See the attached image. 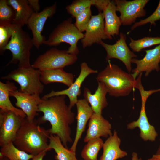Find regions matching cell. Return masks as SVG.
Listing matches in <instances>:
<instances>
[{"label": "cell", "mask_w": 160, "mask_h": 160, "mask_svg": "<svg viewBox=\"0 0 160 160\" xmlns=\"http://www.w3.org/2000/svg\"><path fill=\"white\" fill-rule=\"evenodd\" d=\"M65 95L42 99L39 106V112L43 115L37 119L40 124L49 121L50 134L57 135L63 144L68 149V144L72 142L70 126L74 121L75 114L65 103Z\"/></svg>", "instance_id": "1"}, {"label": "cell", "mask_w": 160, "mask_h": 160, "mask_svg": "<svg viewBox=\"0 0 160 160\" xmlns=\"http://www.w3.org/2000/svg\"><path fill=\"white\" fill-rule=\"evenodd\" d=\"M50 135L49 129L41 127L37 119L29 121L25 118L13 143L20 150L35 156L51 150L47 143Z\"/></svg>", "instance_id": "2"}, {"label": "cell", "mask_w": 160, "mask_h": 160, "mask_svg": "<svg viewBox=\"0 0 160 160\" xmlns=\"http://www.w3.org/2000/svg\"><path fill=\"white\" fill-rule=\"evenodd\" d=\"M106 67L100 72L96 79L103 83L108 93L116 97L129 95L135 88L136 80L132 74L123 70L118 65L111 64L110 60Z\"/></svg>", "instance_id": "3"}, {"label": "cell", "mask_w": 160, "mask_h": 160, "mask_svg": "<svg viewBox=\"0 0 160 160\" xmlns=\"http://www.w3.org/2000/svg\"><path fill=\"white\" fill-rule=\"evenodd\" d=\"M11 27L12 36L4 50H9L12 58L6 66L18 63L19 68L30 67V50L34 46L32 39L22 27L12 23Z\"/></svg>", "instance_id": "4"}, {"label": "cell", "mask_w": 160, "mask_h": 160, "mask_svg": "<svg viewBox=\"0 0 160 160\" xmlns=\"http://www.w3.org/2000/svg\"><path fill=\"white\" fill-rule=\"evenodd\" d=\"M84 37L73 23L71 19L64 20L58 25L50 34L48 38L43 44L49 46H56L62 43H66L70 45L67 50L71 54L77 55L79 52L77 43Z\"/></svg>", "instance_id": "5"}, {"label": "cell", "mask_w": 160, "mask_h": 160, "mask_svg": "<svg viewBox=\"0 0 160 160\" xmlns=\"http://www.w3.org/2000/svg\"><path fill=\"white\" fill-rule=\"evenodd\" d=\"M41 71L31 66L28 68L18 67L7 75L1 77L7 81H13L20 86L18 91L30 95L42 94L44 86L40 79Z\"/></svg>", "instance_id": "6"}, {"label": "cell", "mask_w": 160, "mask_h": 160, "mask_svg": "<svg viewBox=\"0 0 160 160\" xmlns=\"http://www.w3.org/2000/svg\"><path fill=\"white\" fill-rule=\"evenodd\" d=\"M77 59V55L69 53L67 50L52 48L39 56L31 67L41 71L63 69L75 63Z\"/></svg>", "instance_id": "7"}, {"label": "cell", "mask_w": 160, "mask_h": 160, "mask_svg": "<svg viewBox=\"0 0 160 160\" xmlns=\"http://www.w3.org/2000/svg\"><path fill=\"white\" fill-rule=\"evenodd\" d=\"M9 111L0 110V146L13 142L25 119Z\"/></svg>", "instance_id": "8"}, {"label": "cell", "mask_w": 160, "mask_h": 160, "mask_svg": "<svg viewBox=\"0 0 160 160\" xmlns=\"http://www.w3.org/2000/svg\"><path fill=\"white\" fill-rule=\"evenodd\" d=\"M57 7V4L55 3L40 12H33L28 20L27 25L31 31L33 45L37 49H39L46 40L45 37L41 33L47 19L55 13Z\"/></svg>", "instance_id": "9"}, {"label": "cell", "mask_w": 160, "mask_h": 160, "mask_svg": "<svg viewBox=\"0 0 160 160\" xmlns=\"http://www.w3.org/2000/svg\"><path fill=\"white\" fill-rule=\"evenodd\" d=\"M117 11L120 12L122 24L129 25L135 23L137 18L145 16L144 7L149 0H115Z\"/></svg>", "instance_id": "10"}, {"label": "cell", "mask_w": 160, "mask_h": 160, "mask_svg": "<svg viewBox=\"0 0 160 160\" xmlns=\"http://www.w3.org/2000/svg\"><path fill=\"white\" fill-rule=\"evenodd\" d=\"M120 38L114 44H108L102 41L100 43L105 50L107 55L106 61L115 58L121 61L124 65L129 73L132 70V59L137 57V55L131 51L127 45L125 34L121 32Z\"/></svg>", "instance_id": "11"}, {"label": "cell", "mask_w": 160, "mask_h": 160, "mask_svg": "<svg viewBox=\"0 0 160 160\" xmlns=\"http://www.w3.org/2000/svg\"><path fill=\"white\" fill-rule=\"evenodd\" d=\"M80 74L74 82L67 89L60 91H52L50 93L44 95L42 99H46L60 95L67 96L69 100L68 105L71 108L76 105L78 100V97L81 94V85L87 77L90 74L96 73L97 70L91 68L85 62H83L80 65Z\"/></svg>", "instance_id": "12"}, {"label": "cell", "mask_w": 160, "mask_h": 160, "mask_svg": "<svg viewBox=\"0 0 160 160\" xmlns=\"http://www.w3.org/2000/svg\"><path fill=\"white\" fill-rule=\"evenodd\" d=\"M104 17L103 12L92 16L81 40L82 47L85 48L93 44H100L102 40L108 39L105 32Z\"/></svg>", "instance_id": "13"}, {"label": "cell", "mask_w": 160, "mask_h": 160, "mask_svg": "<svg viewBox=\"0 0 160 160\" xmlns=\"http://www.w3.org/2000/svg\"><path fill=\"white\" fill-rule=\"evenodd\" d=\"M146 54L142 59L138 60L133 58L131 63L135 64L136 68L132 70V74L134 78L136 77L141 73L145 72V76H148L153 71L158 72L160 70V44L155 48L145 50Z\"/></svg>", "instance_id": "14"}, {"label": "cell", "mask_w": 160, "mask_h": 160, "mask_svg": "<svg viewBox=\"0 0 160 160\" xmlns=\"http://www.w3.org/2000/svg\"><path fill=\"white\" fill-rule=\"evenodd\" d=\"M9 96L14 97L16 100L15 105L20 108L26 116L29 121L35 119L38 115L39 106L42 101L39 95H30L21 92L18 90L9 92Z\"/></svg>", "instance_id": "15"}, {"label": "cell", "mask_w": 160, "mask_h": 160, "mask_svg": "<svg viewBox=\"0 0 160 160\" xmlns=\"http://www.w3.org/2000/svg\"><path fill=\"white\" fill-rule=\"evenodd\" d=\"M111 123L102 116L94 113L89 120L84 141L85 143L101 137L107 138L112 135Z\"/></svg>", "instance_id": "16"}, {"label": "cell", "mask_w": 160, "mask_h": 160, "mask_svg": "<svg viewBox=\"0 0 160 160\" xmlns=\"http://www.w3.org/2000/svg\"><path fill=\"white\" fill-rule=\"evenodd\" d=\"M141 106L139 116L137 120L128 123L127 128L131 130L138 128L140 130L139 135L142 140L153 142L156 140L158 134L154 126L150 124L148 122L145 108L147 100L144 98H141Z\"/></svg>", "instance_id": "17"}, {"label": "cell", "mask_w": 160, "mask_h": 160, "mask_svg": "<svg viewBox=\"0 0 160 160\" xmlns=\"http://www.w3.org/2000/svg\"><path fill=\"white\" fill-rule=\"evenodd\" d=\"M76 105L77 110L76 132L74 140L70 149L74 152H76L78 142L85 130L87 123L94 113L89 102L84 98L78 100Z\"/></svg>", "instance_id": "18"}, {"label": "cell", "mask_w": 160, "mask_h": 160, "mask_svg": "<svg viewBox=\"0 0 160 160\" xmlns=\"http://www.w3.org/2000/svg\"><path fill=\"white\" fill-rule=\"evenodd\" d=\"M98 84L97 89L93 94L88 88L84 87L83 96L90 104L94 113L102 114L103 110L108 105L106 97L108 93L103 83L98 82Z\"/></svg>", "instance_id": "19"}, {"label": "cell", "mask_w": 160, "mask_h": 160, "mask_svg": "<svg viewBox=\"0 0 160 160\" xmlns=\"http://www.w3.org/2000/svg\"><path fill=\"white\" fill-rule=\"evenodd\" d=\"M121 143V139L114 130L104 142L103 154L99 160H117L127 156V153L120 148Z\"/></svg>", "instance_id": "20"}, {"label": "cell", "mask_w": 160, "mask_h": 160, "mask_svg": "<svg viewBox=\"0 0 160 160\" xmlns=\"http://www.w3.org/2000/svg\"><path fill=\"white\" fill-rule=\"evenodd\" d=\"M116 11L114 1H112L103 12L105 20V32L109 39H111L112 36L119 34V28L122 25Z\"/></svg>", "instance_id": "21"}, {"label": "cell", "mask_w": 160, "mask_h": 160, "mask_svg": "<svg viewBox=\"0 0 160 160\" xmlns=\"http://www.w3.org/2000/svg\"><path fill=\"white\" fill-rule=\"evenodd\" d=\"M7 2L15 12V17L12 24L22 27L27 25L34 12L28 0H8Z\"/></svg>", "instance_id": "22"}, {"label": "cell", "mask_w": 160, "mask_h": 160, "mask_svg": "<svg viewBox=\"0 0 160 160\" xmlns=\"http://www.w3.org/2000/svg\"><path fill=\"white\" fill-rule=\"evenodd\" d=\"M74 75L65 71L63 69L41 71L40 79L46 85L52 83H62L70 87L74 82Z\"/></svg>", "instance_id": "23"}, {"label": "cell", "mask_w": 160, "mask_h": 160, "mask_svg": "<svg viewBox=\"0 0 160 160\" xmlns=\"http://www.w3.org/2000/svg\"><path fill=\"white\" fill-rule=\"evenodd\" d=\"M17 88L13 82L9 81L6 83L0 81V108L4 110L11 111L24 118L26 116L21 109L15 107L10 100L9 92L17 90Z\"/></svg>", "instance_id": "24"}, {"label": "cell", "mask_w": 160, "mask_h": 160, "mask_svg": "<svg viewBox=\"0 0 160 160\" xmlns=\"http://www.w3.org/2000/svg\"><path fill=\"white\" fill-rule=\"evenodd\" d=\"M49 148L54 150L57 155L55 159L57 160H78L76 158V152L68 149L63 145L57 135L50 134L49 137Z\"/></svg>", "instance_id": "25"}, {"label": "cell", "mask_w": 160, "mask_h": 160, "mask_svg": "<svg viewBox=\"0 0 160 160\" xmlns=\"http://www.w3.org/2000/svg\"><path fill=\"white\" fill-rule=\"evenodd\" d=\"M0 153L9 160H29L34 156L20 150L14 145L12 142L1 147Z\"/></svg>", "instance_id": "26"}, {"label": "cell", "mask_w": 160, "mask_h": 160, "mask_svg": "<svg viewBox=\"0 0 160 160\" xmlns=\"http://www.w3.org/2000/svg\"><path fill=\"white\" fill-rule=\"evenodd\" d=\"M81 152L84 160H98V153L103 148L104 142L100 138L91 140L87 142Z\"/></svg>", "instance_id": "27"}, {"label": "cell", "mask_w": 160, "mask_h": 160, "mask_svg": "<svg viewBox=\"0 0 160 160\" xmlns=\"http://www.w3.org/2000/svg\"><path fill=\"white\" fill-rule=\"evenodd\" d=\"M130 40L129 46L134 52H138L143 49L160 44V37H145L137 40L130 38Z\"/></svg>", "instance_id": "28"}, {"label": "cell", "mask_w": 160, "mask_h": 160, "mask_svg": "<svg viewBox=\"0 0 160 160\" xmlns=\"http://www.w3.org/2000/svg\"><path fill=\"white\" fill-rule=\"evenodd\" d=\"M15 14L13 8L8 4L7 0H0V25L12 23Z\"/></svg>", "instance_id": "29"}, {"label": "cell", "mask_w": 160, "mask_h": 160, "mask_svg": "<svg viewBox=\"0 0 160 160\" xmlns=\"http://www.w3.org/2000/svg\"><path fill=\"white\" fill-rule=\"evenodd\" d=\"M91 5V0H76L67 6L66 9L72 17L75 18Z\"/></svg>", "instance_id": "30"}, {"label": "cell", "mask_w": 160, "mask_h": 160, "mask_svg": "<svg viewBox=\"0 0 160 160\" xmlns=\"http://www.w3.org/2000/svg\"><path fill=\"white\" fill-rule=\"evenodd\" d=\"M92 16L90 7L76 17L74 24L81 32L85 31Z\"/></svg>", "instance_id": "31"}, {"label": "cell", "mask_w": 160, "mask_h": 160, "mask_svg": "<svg viewBox=\"0 0 160 160\" xmlns=\"http://www.w3.org/2000/svg\"><path fill=\"white\" fill-rule=\"evenodd\" d=\"M11 24L8 25H0V53H4V48L8 44L9 39L12 35Z\"/></svg>", "instance_id": "32"}, {"label": "cell", "mask_w": 160, "mask_h": 160, "mask_svg": "<svg viewBox=\"0 0 160 160\" xmlns=\"http://www.w3.org/2000/svg\"><path fill=\"white\" fill-rule=\"evenodd\" d=\"M159 20H160V0L159 2L157 7L154 12L147 18L141 20L138 22L135 23L132 26L130 30L128 32V33H130L136 28L148 23H150L151 25H156L155 22Z\"/></svg>", "instance_id": "33"}, {"label": "cell", "mask_w": 160, "mask_h": 160, "mask_svg": "<svg viewBox=\"0 0 160 160\" xmlns=\"http://www.w3.org/2000/svg\"><path fill=\"white\" fill-rule=\"evenodd\" d=\"M92 5L95 6L100 12H102L111 1L110 0H91Z\"/></svg>", "instance_id": "34"}, {"label": "cell", "mask_w": 160, "mask_h": 160, "mask_svg": "<svg viewBox=\"0 0 160 160\" xmlns=\"http://www.w3.org/2000/svg\"><path fill=\"white\" fill-rule=\"evenodd\" d=\"M28 4L33 10L34 12H39L40 11V6L39 0H28Z\"/></svg>", "instance_id": "35"}, {"label": "cell", "mask_w": 160, "mask_h": 160, "mask_svg": "<svg viewBox=\"0 0 160 160\" xmlns=\"http://www.w3.org/2000/svg\"><path fill=\"white\" fill-rule=\"evenodd\" d=\"M47 151H42L36 156H34L32 160H43V158L46 154Z\"/></svg>", "instance_id": "36"}, {"label": "cell", "mask_w": 160, "mask_h": 160, "mask_svg": "<svg viewBox=\"0 0 160 160\" xmlns=\"http://www.w3.org/2000/svg\"><path fill=\"white\" fill-rule=\"evenodd\" d=\"M141 158H139L138 154L135 152H133L132 154L131 160H142Z\"/></svg>", "instance_id": "37"}, {"label": "cell", "mask_w": 160, "mask_h": 160, "mask_svg": "<svg viewBox=\"0 0 160 160\" xmlns=\"http://www.w3.org/2000/svg\"><path fill=\"white\" fill-rule=\"evenodd\" d=\"M151 158L153 160H160V154H154L152 156Z\"/></svg>", "instance_id": "38"}, {"label": "cell", "mask_w": 160, "mask_h": 160, "mask_svg": "<svg viewBox=\"0 0 160 160\" xmlns=\"http://www.w3.org/2000/svg\"><path fill=\"white\" fill-rule=\"evenodd\" d=\"M160 140V143L159 145V147L157 149V151H156V155H160V139L159 140Z\"/></svg>", "instance_id": "39"}, {"label": "cell", "mask_w": 160, "mask_h": 160, "mask_svg": "<svg viewBox=\"0 0 160 160\" xmlns=\"http://www.w3.org/2000/svg\"><path fill=\"white\" fill-rule=\"evenodd\" d=\"M0 160H9L5 157L3 156L2 157L0 158Z\"/></svg>", "instance_id": "40"}, {"label": "cell", "mask_w": 160, "mask_h": 160, "mask_svg": "<svg viewBox=\"0 0 160 160\" xmlns=\"http://www.w3.org/2000/svg\"><path fill=\"white\" fill-rule=\"evenodd\" d=\"M147 160H153L151 158H149V159H148Z\"/></svg>", "instance_id": "41"}]
</instances>
